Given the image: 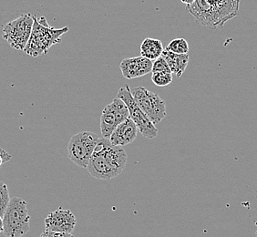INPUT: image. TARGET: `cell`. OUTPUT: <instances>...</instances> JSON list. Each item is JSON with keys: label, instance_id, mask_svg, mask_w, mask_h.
<instances>
[{"label": "cell", "instance_id": "1", "mask_svg": "<svg viewBox=\"0 0 257 237\" xmlns=\"http://www.w3.org/2000/svg\"><path fill=\"white\" fill-rule=\"evenodd\" d=\"M126 163L127 153L122 147L113 146L109 140L99 138L87 169L92 177L110 180L121 173Z\"/></svg>", "mask_w": 257, "mask_h": 237}, {"label": "cell", "instance_id": "2", "mask_svg": "<svg viewBox=\"0 0 257 237\" xmlns=\"http://www.w3.org/2000/svg\"><path fill=\"white\" fill-rule=\"evenodd\" d=\"M239 4L240 0H195L186 10L198 24L216 30L238 15Z\"/></svg>", "mask_w": 257, "mask_h": 237}, {"label": "cell", "instance_id": "3", "mask_svg": "<svg viewBox=\"0 0 257 237\" xmlns=\"http://www.w3.org/2000/svg\"><path fill=\"white\" fill-rule=\"evenodd\" d=\"M69 31V28L55 29L49 25L45 17L38 19L34 16V24L29 43L26 47V54L37 58L47 54L53 45L61 42V37Z\"/></svg>", "mask_w": 257, "mask_h": 237}, {"label": "cell", "instance_id": "4", "mask_svg": "<svg viewBox=\"0 0 257 237\" xmlns=\"http://www.w3.org/2000/svg\"><path fill=\"white\" fill-rule=\"evenodd\" d=\"M30 216L27 202L22 198L10 199L3 215V232L6 237H21L30 231Z\"/></svg>", "mask_w": 257, "mask_h": 237}, {"label": "cell", "instance_id": "5", "mask_svg": "<svg viewBox=\"0 0 257 237\" xmlns=\"http://www.w3.org/2000/svg\"><path fill=\"white\" fill-rule=\"evenodd\" d=\"M99 140V135L91 132H81L73 135L68 144L69 160L79 167L88 168Z\"/></svg>", "mask_w": 257, "mask_h": 237}, {"label": "cell", "instance_id": "6", "mask_svg": "<svg viewBox=\"0 0 257 237\" xmlns=\"http://www.w3.org/2000/svg\"><path fill=\"white\" fill-rule=\"evenodd\" d=\"M34 24V16L25 13L3 26L2 37L12 49L24 51Z\"/></svg>", "mask_w": 257, "mask_h": 237}, {"label": "cell", "instance_id": "7", "mask_svg": "<svg viewBox=\"0 0 257 237\" xmlns=\"http://www.w3.org/2000/svg\"><path fill=\"white\" fill-rule=\"evenodd\" d=\"M117 98L123 100L126 104L130 112V117L136 124L138 131L144 135L145 138L154 139L158 135V129L155 127V124L151 122V120L144 113L142 109L134 100L132 90L128 85L121 87L118 91Z\"/></svg>", "mask_w": 257, "mask_h": 237}, {"label": "cell", "instance_id": "8", "mask_svg": "<svg viewBox=\"0 0 257 237\" xmlns=\"http://www.w3.org/2000/svg\"><path fill=\"white\" fill-rule=\"evenodd\" d=\"M132 93L136 103L153 124H160L167 116L166 103L158 94L154 93L144 87L135 88Z\"/></svg>", "mask_w": 257, "mask_h": 237}, {"label": "cell", "instance_id": "9", "mask_svg": "<svg viewBox=\"0 0 257 237\" xmlns=\"http://www.w3.org/2000/svg\"><path fill=\"white\" fill-rule=\"evenodd\" d=\"M130 117L128 108L123 100L116 98L111 103L108 104L100 116V131L102 138L109 140L114 130L119 124Z\"/></svg>", "mask_w": 257, "mask_h": 237}, {"label": "cell", "instance_id": "10", "mask_svg": "<svg viewBox=\"0 0 257 237\" xmlns=\"http://www.w3.org/2000/svg\"><path fill=\"white\" fill-rule=\"evenodd\" d=\"M44 222L46 230L72 233L76 226V218L71 211L60 207L50 212Z\"/></svg>", "mask_w": 257, "mask_h": 237}, {"label": "cell", "instance_id": "11", "mask_svg": "<svg viewBox=\"0 0 257 237\" xmlns=\"http://www.w3.org/2000/svg\"><path fill=\"white\" fill-rule=\"evenodd\" d=\"M119 68L125 79H136L152 72L153 62L152 60L140 56L123 59L120 62Z\"/></svg>", "mask_w": 257, "mask_h": 237}, {"label": "cell", "instance_id": "12", "mask_svg": "<svg viewBox=\"0 0 257 237\" xmlns=\"http://www.w3.org/2000/svg\"><path fill=\"white\" fill-rule=\"evenodd\" d=\"M138 128L131 118L119 124L110 135L109 141L111 145L117 147H123L134 143L137 138Z\"/></svg>", "mask_w": 257, "mask_h": 237}, {"label": "cell", "instance_id": "13", "mask_svg": "<svg viewBox=\"0 0 257 237\" xmlns=\"http://www.w3.org/2000/svg\"><path fill=\"white\" fill-rule=\"evenodd\" d=\"M162 57L168 63L172 73L176 75L177 78L182 77V75L183 74V72L185 71V69L188 66L189 55L175 54V53L168 51L165 49L163 50Z\"/></svg>", "mask_w": 257, "mask_h": 237}, {"label": "cell", "instance_id": "14", "mask_svg": "<svg viewBox=\"0 0 257 237\" xmlns=\"http://www.w3.org/2000/svg\"><path fill=\"white\" fill-rule=\"evenodd\" d=\"M163 43L161 40L156 39H151L147 38L143 41L141 45V55L142 57L150 59V60H155L162 57L163 55Z\"/></svg>", "mask_w": 257, "mask_h": 237}, {"label": "cell", "instance_id": "15", "mask_svg": "<svg viewBox=\"0 0 257 237\" xmlns=\"http://www.w3.org/2000/svg\"><path fill=\"white\" fill-rule=\"evenodd\" d=\"M166 50L175 54H188L189 44L187 40L184 39H175L169 43Z\"/></svg>", "mask_w": 257, "mask_h": 237}, {"label": "cell", "instance_id": "16", "mask_svg": "<svg viewBox=\"0 0 257 237\" xmlns=\"http://www.w3.org/2000/svg\"><path fill=\"white\" fill-rule=\"evenodd\" d=\"M10 202V193L8 185L3 182H0V216L3 218L7 208Z\"/></svg>", "mask_w": 257, "mask_h": 237}, {"label": "cell", "instance_id": "17", "mask_svg": "<svg viewBox=\"0 0 257 237\" xmlns=\"http://www.w3.org/2000/svg\"><path fill=\"white\" fill-rule=\"evenodd\" d=\"M152 80L154 84L158 87H165L173 82V73H168V72L153 73Z\"/></svg>", "mask_w": 257, "mask_h": 237}, {"label": "cell", "instance_id": "18", "mask_svg": "<svg viewBox=\"0 0 257 237\" xmlns=\"http://www.w3.org/2000/svg\"><path fill=\"white\" fill-rule=\"evenodd\" d=\"M152 72L153 73H162V72L172 73L168 63L166 62L165 59H163V57H160L159 59H155L154 62H153Z\"/></svg>", "mask_w": 257, "mask_h": 237}, {"label": "cell", "instance_id": "19", "mask_svg": "<svg viewBox=\"0 0 257 237\" xmlns=\"http://www.w3.org/2000/svg\"><path fill=\"white\" fill-rule=\"evenodd\" d=\"M40 237H74V235L69 232H54V231L46 230L40 234Z\"/></svg>", "mask_w": 257, "mask_h": 237}, {"label": "cell", "instance_id": "20", "mask_svg": "<svg viewBox=\"0 0 257 237\" xmlns=\"http://www.w3.org/2000/svg\"><path fill=\"white\" fill-rule=\"evenodd\" d=\"M12 159L11 154L6 152L4 149L0 148V167L4 164V163L10 162V160Z\"/></svg>", "mask_w": 257, "mask_h": 237}, {"label": "cell", "instance_id": "21", "mask_svg": "<svg viewBox=\"0 0 257 237\" xmlns=\"http://www.w3.org/2000/svg\"><path fill=\"white\" fill-rule=\"evenodd\" d=\"M182 3H183V4H185L186 6H190L192 5L193 3H194V1L195 0H180Z\"/></svg>", "mask_w": 257, "mask_h": 237}, {"label": "cell", "instance_id": "22", "mask_svg": "<svg viewBox=\"0 0 257 237\" xmlns=\"http://www.w3.org/2000/svg\"><path fill=\"white\" fill-rule=\"evenodd\" d=\"M4 230V225H3V218L0 216V233L3 232Z\"/></svg>", "mask_w": 257, "mask_h": 237}, {"label": "cell", "instance_id": "23", "mask_svg": "<svg viewBox=\"0 0 257 237\" xmlns=\"http://www.w3.org/2000/svg\"><path fill=\"white\" fill-rule=\"evenodd\" d=\"M256 225H257V222H256ZM256 237H257V232H256Z\"/></svg>", "mask_w": 257, "mask_h": 237}]
</instances>
